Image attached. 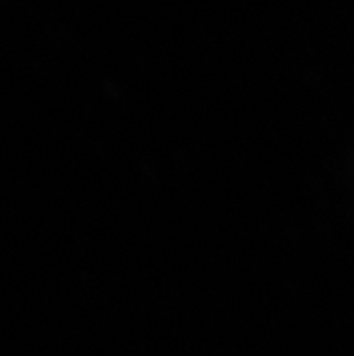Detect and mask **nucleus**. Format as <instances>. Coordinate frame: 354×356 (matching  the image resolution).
Returning <instances> with one entry per match:
<instances>
[]
</instances>
